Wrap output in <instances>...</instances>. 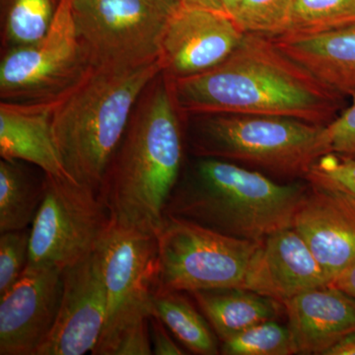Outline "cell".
<instances>
[{
    "mask_svg": "<svg viewBox=\"0 0 355 355\" xmlns=\"http://www.w3.org/2000/svg\"><path fill=\"white\" fill-rule=\"evenodd\" d=\"M330 286L303 238L293 227L266 237L257 248L242 288L284 302L298 294Z\"/></svg>",
    "mask_w": 355,
    "mask_h": 355,
    "instance_id": "obj_14",
    "label": "cell"
},
{
    "mask_svg": "<svg viewBox=\"0 0 355 355\" xmlns=\"http://www.w3.org/2000/svg\"><path fill=\"white\" fill-rule=\"evenodd\" d=\"M319 148L321 156L334 153L355 159V97L349 108L322 128Z\"/></svg>",
    "mask_w": 355,
    "mask_h": 355,
    "instance_id": "obj_28",
    "label": "cell"
},
{
    "mask_svg": "<svg viewBox=\"0 0 355 355\" xmlns=\"http://www.w3.org/2000/svg\"><path fill=\"white\" fill-rule=\"evenodd\" d=\"M39 178L23 161H0V233L31 227L44 195Z\"/></svg>",
    "mask_w": 355,
    "mask_h": 355,
    "instance_id": "obj_21",
    "label": "cell"
},
{
    "mask_svg": "<svg viewBox=\"0 0 355 355\" xmlns=\"http://www.w3.org/2000/svg\"><path fill=\"white\" fill-rule=\"evenodd\" d=\"M189 294L220 343L254 324L277 320L280 313L284 312L279 301L242 287L205 289Z\"/></svg>",
    "mask_w": 355,
    "mask_h": 355,
    "instance_id": "obj_19",
    "label": "cell"
},
{
    "mask_svg": "<svg viewBox=\"0 0 355 355\" xmlns=\"http://www.w3.org/2000/svg\"><path fill=\"white\" fill-rule=\"evenodd\" d=\"M156 237V293L242 287L260 245L173 216H165Z\"/></svg>",
    "mask_w": 355,
    "mask_h": 355,
    "instance_id": "obj_7",
    "label": "cell"
},
{
    "mask_svg": "<svg viewBox=\"0 0 355 355\" xmlns=\"http://www.w3.org/2000/svg\"><path fill=\"white\" fill-rule=\"evenodd\" d=\"M112 224L98 191L46 174L43 202L30 228L26 268L65 270L97 251Z\"/></svg>",
    "mask_w": 355,
    "mask_h": 355,
    "instance_id": "obj_8",
    "label": "cell"
},
{
    "mask_svg": "<svg viewBox=\"0 0 355 355\" xmlns=\"http://www.w3.org/2000/svg\"><path fill=\"white\" fill-rule=\"evenodd\" d=\"M149 335H150L153 354L155 355H183L189 352L178 343L175 336L163 322L151 314L149 318Z\"/></svg>",
    "mask_w": 355,
    "mask_h": 355,
    "instance_id": "obj_29",
    "label": "cell"
},
{
    "mask_svg": "<svg viewBox=\"0 0 355 355\" xmlns=\"http://www.w3.org/2000/svg\"><path fill=\"white\" fill-rule=\"evenodd\" d=\"M284 306L297 354L324 355L355 333V300L335 286L303 292Z\"/></svg>",
    "mask_w": 355,
    "mask_h": 355,
    "instance_id": "obj_16",
    "label": "cell"
},
{
    "mask_svg": "<svg viewBox=\"0 0 355 355\" xmlns=\"http://www.w3.org/2000/svg\"><path fill=\"white\" fill-rule=\"evenodd\" d=\"M153 314L163 322L189 354H220L218 336L187 292L155 293Z\"/></svg>",
    "mask_w": 355,
    "mask_h": 355,
    "instance_id": "obj_20",
    "label": "cell"
},
{
    "mask_svg": "<svg viewBox=\"0 0 355 355\" xmlns=\"http://www.w3.org/2000/svg\"><path fill=\"white\" fill-rule=\"evenodd\" d=\"M292 0H241L235 22L244 33L275 38L286 34Z\"/></svg>",
    "mask_w": 355,
    "mask_h": 355,
    "instance_id": "obj_25",
    "label": "cell"
},
{
    "mask_svg": "<svg viewBox=\"0 0 355 355\" xmlns=\"http://www.w3.org/2000/svg\"><path fill=\"white\" fill-rule=\"evenodd\" d=\"M9 49L37 43L50 30L60 0H1Z\"/></svg>",
    "mask_w": 355,
    "mask_h": 355,
    "instance_id": "obj_22",
    "label": "cell"
},
{
    "mask_svg": "<svg viewBox=\"0 0 355 355\" xmlns=\"http://www.w3.org/2000/svg\"><path fill=\"white\" fill-rule=\"evenodd\" d=\"M107 319L94 355H151L149 318L157 288L158 241L112 224L97 249Z\"/></svg>",
    "mask_w": 355,
    "mask_h": 355,
    "instance_id": "obj_6",
    "label": "cell"
},
{
    "mask_svg": "<svg viewBox=\"0 0 355 355\" xmlns=\"http://www.w3.org/2000/svg\"><path fill=\"white\" fill-rule=\"evenodd\" d=\"M161 6L164 7L166 10L170 13L174 12L175 10L181 6V0H154Z\"/></svg>",
    "mask_w": 355,
    "mask_h": 355,
    "instance_id": "obj_33",
    "label": "cell"
},
{
    "mask_svg": "<svg viewBox=\"0 0 355 355\" xmlns=\"http://www.w3.org/2000/svg\"><path fill=\"white\" fill-rule=\"evenodd\" d=\"M162 72L147 86L105 173L99 195L114 225L157 235L184 163V135Z\"/></svg>",
    "mask_w": 355,
    "mask_h": 355,
    "instance_id": "obj_2",
    "label": "cell"
},
{
    "mask_svg": "<svg viewBox=\"0 0 355 355\" xmlns=\"http://www.w3.org/2000/svg\"><path fill=\"white\" fill-rule=\"evenodd\" d=\"M347 293L355 300V261L330 284Z\"/></svg>",
    "mask_w": 355,
    "mask_h": 355,
    "instance_id": "obj_31",
    "label": "cell"
},
{
    "mask_svg": "<svg viewBox=\"0 0 355 355\" xmlns=\"http://www.w3.org/2000/svg\"><path fill=\"white\" fill-rule=\"evenodd\" d=\"M73 13L91 65L120 69L159 60L171 15L154 0H73Z\"/></svg>",
    "mask_w": 355,
    "mask_h": 355,
    "instance_id": "obj_9",
    "label": "cell"
},
{
    "mask_svg": "<svg viewBox=\"0 0 355 355\" xmlns=\"http://www.w3.org/2000/svg\"><path fill=\"white\" fill-rule=\"evenodd\" d=\"M280 51L340 97H355V23L272 38Z\"/></svg>",
    "mask_w": 355,
    "mask_h": 355,
    "instance_id": "obj_18",
    "label": "cell"
},
{
    "mask_svg": "<svg viewBox=\"0 0 355 355\" xmlns=\"http://www.w3.org/2000/svg\"><path fill=\"white\" fill-rule=\"evenodd\" d=\"M306 183L342 198L355 209V159L338 154L320 156L306 173Z\"/></svg>",
    "mask_w": 355,
    "mask_h": 355,
    "instance_id": "obj_26",
    "label": "cell"
},
{
    "mask_svg": "<svg viewBox=\"0 0 355 355\" xmlns=\"http://www.w3.org/2000/svg\"><path fill=\"white\" fill-rule=\"evenodd\" d=\"M307 190V183H279L231 161L197 157L188 171L183 167L165 216L261 243L277 231L292 227Z\"/></svg>",
    "mask_w": 355,
    "mask_h": 355,
    "instance_id": "obj_3",
    "label": "cell"
},
{
    "mask_svg": "<svg viewBox=\"0 0 355 355\" xmlns=\"http://www.w3.org/2000/svg\"><path fill=\"white\" fill-rule=\"evenodd\" d=\"M352 23L355 0H292L286 34L329 31Z\"/></svg>",
    "mask_w": 355,
    "mask_h": 355,
    "instance_id": "obj_23",
    "label": "cell"
},
{
    "mask_svg": "<svg viewBox=\"0 0 355 355\" xmlns=\"http://www.w3.org/2000/svg\"><path fill=\"white\" fill-rule=\"evenodd\" d=\"M62 268H26L0 295V355H37L55 326L62 301Z\"/></svg>",
    "mask_w": 355,
    "mask_h": 355,
    "instance_id": "obj_13",
    "label": "cell"
},
{
    "mask_svg": "<svg viewBox=\"0 0 355 355\" xmlns=\"http://www.w3.org/2000/svg\"><path fill=\"white\" fill-rule=\"evenodd\" d=\"M58 97L0 103V156L29 163L44 174L74 181L65 170L53 139L51 118Z\"/></svg>",
    "mask_w": 355,
    "mask_h": 355,
    "instance_id": "obj_17",
    "label": "cell"
},
{
    "mask_svg": "<svg viewBox=\"0 0 355 355\" xmlns=\"http://www.w3.org/2000/svg\"><path fill=\"white\" fill-rule=\"evenodd\" d=\"M223 355L297 354L288 326L277 320L254 324L220 343Z\"/></svg>",
    "mask_w": 355,
    "mask_h": 355,
    "instance_id": "obj_24",
    "label": "cell"
},
{
    "mask_svg": "<svg viewBox=\"0 0 355 355\" xmlns=\"http://www.w3.org/2000/svg\"><path fill=\"white\" fill-rule=\"evenodd\" d=\"M167 81L178 111L196 116L256 114L326 125L343 98L287 57L272 38L250 33L214 69Z\"/></svg>",
    "mask_w": 355,
    "mask_h": 355,
    "instance_id": "obj_1",
    "label": "cell"
},
{
    "mask_svg": "<svg viewBox=\"0 0 355 355\" xmlns=\"http://www.w3.org/2000/svg\"><path fill=\"white\" fill-rule=\"evenodd\" d=\"M188 139L196 157L248 165L273 176L304 178L321 156L324 125L297 119L256 114L197 116Z\"/></svg>",
    "mask_w": 355,
    "mask_h": 355,
    "instance_id": "obj_5",
    "label": "cell"
},
{
    "mask_svg": "<svg viewBox=\"0 0 355 355\" xmlns=\"http://www.w3.org/2000/svg\"><path fill=\"white\" fill-rule=\"evenodd\" d=\"M161 72L160 60L125 69L91 65L58 96L51 128L65 170L74 181L99 193L135 105Z\"/></svg>",
    "mask_w": 355,
    "mask_h": 355,
    "instance_id": "obj_4",
    "label": "cell"
},
{
    "mask_svg": "<svg viewBox=\"0 0 355 355\" xmlns=\"http://www.w3.org/2000/svg\"><path fill=\"white\" fill-rule=\"evenodd\" d=\"M62 279L55 326L37 355L92 354L107 319V291L98 252L65 268Z\"/></svg>",
    "mask_w": 355,
    "mask_h": 355,
    "instance_id": "obj_12",
    "label": "cell"
},
{
    "mask_svg": "<svg viewBox=\"0 0 355 355\" xmlns=\"http://www.w3.org/2000/svg\"><path fill=\"white\" fill-rule=\"evenodd\" d=\"M245 34L228 16L180 6L168 18L161 40L162 74L174 80L214 69L230 57Z\"/></svg>",
    "mask_w": 355,
    "mask_h": 355,
    "instance_id": "obj_11",
    "label": "cell"
},
{
    "mask_svg": "<svg viewBox=\"0 0 355 355\" xmlns=\"http://www.w3.org/2000/svg\"><path fill=\"white\" fill-rule=\"evenodd\" d=\"M241 0H181V6L207 9L228 16L235 21Z\"/></svg>",
    "mask_w": 355,
    "mask_h": 355,
    "instance_id": "obj_30",
    "label": "cell"
},
{
    "mask_svg": "<svg viewBox=\"0 0 355 355\" xmlns=\"http://www.w3.org/2000/svg\"><path fill=\"white\" fill-rule=\"evenodd\" d=\"M292 227L303 238L330 284L355 261V209L308 184Z\"/></svg>",
    "mask_w": 355,
    "mask_h": 355,
    "instance_id": "obj_15",
    "label": "cell"
},
{
    "mask_svg": "<svg viewBox=\"0 0 355 355\" xmlns=\"http://www.w3.org/2000/svg\"><path fill=\"white\" fill-rule=\"evenodd\" d=\"M324 355H355V333L345 336L326 352Z\"/></svg>",
    "mask_w": 355,
    "mask_h": 355,
    "instance_id": "obj_32",
    "label": "cell"
},
{
    "mask_svg": "<svg viewBox=\"0 0 355 355\" xmlns=\"http://www.w3.org/2000/svg\"><path fill=\"white\" fill-rule=\"evenodd\" d=\"M30 228L0 233V295L18 282L28 265Z\"/></svg>",
    "mask_w": 355,
    "mask_h": 355,
    "instance_id": "obj_27",
    "label": "cell"
},
{
    "mask_svg": "<svg viewBox=\"0 0 355 355\" xmlns=\"http://www.w3.org/2000/svg\"><path fill=\"white\" fill-rule=\"evenodd\" d=\"M90 67L77 33L73 0H60L43 39L6 51L0 64V98L6 102L53 99L73 86Z\"/></svg>",
    "mask_w": 355,
    "mask_h": 355,
    "instance_id": "obj_10",
    "label": "cell"
}]
</instances>
